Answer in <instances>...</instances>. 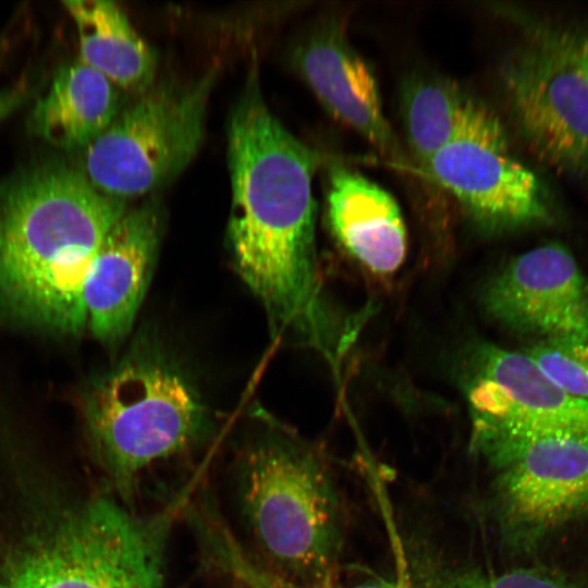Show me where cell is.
I'll list each match as a JSON object with an SVG mask.
<instances>
[{"mask_svg": "<svg viewBox=\"0 0 588 588\" xmlns=\"http://www.w3.org/2000/svg\"><path fill=\"white\" fill-rule=\"evenodd\" d=\"M229 243L235 268L273 326L324 334L315 271L316 152L268 107L252 73L229 120Z\"/></svg>", "mask_w": 588, "mask_h": 588, "instance_id": "6da1fadb", "label": "cell"}, {"mask_svg": "<svg viewBox=\"0 0 588 588\" xmlns=\"http://www.w3.org/2000/svg\"><path fill=\"white\" fill-rule=\"evenodd\" d=\"M126 201L62 162L28 167L0 182V305L45 331L87 329L84 285Z\"/></svg>", "mask_w": 588, "mask_h": 588, "instance_id": "7a4b0ae2", "label": "cell"}, {"mask_svg": "<svg viewBox=\"0 0 588 588\" xmlns=\"http://www.w3.org/2000/svg\"><path fill=\"white\" fill-rule=\"evenodd\" d=\"M236 491L262 563L297 588H330L339 550L338 501L322 463L304 445L268 433L242 453Z\"/></svg>", "mask_w": 588, "mask_h": 588, "instance_id": "3957f363", "label": "cell"}, {"mask_svg": "<svg viewBox=\"0 0 588 588\" xmlns=\"http://www.w3.org/2000/svg\"><path fill=\"white\" fill-rule=\"evenodd\" d=\"M184 497L142 515L99 498L28 539L0 588H163L166 543Z\"/></svg>", "mask_w": 588, "mask_h": 588, "instance_id": "277c9868", "label": "cell"}, {"mask_svg": "<svg viewBox=\"0 0 588 588\" xmlns=\"http://www.w3.org/2000/svg\"><path fill=\"white\" fill-rule=\"evenodd\" d=\"M85 419L102 462L128 495L143 471L188 448L206 418L187 378L160 355L143 352L94 383Z\"/></svg>", "mask_w": 588, "mask_h": 588, "instance_id": "5b68a950", "label": "cell"}, {"mask_svg": "<svg viewBox=\"0 0 588 588\" xmlns=\"http://www.w3.org/2000/svg\"><path fill=\"white\" fill-rule=\"evenodd\" d=\"M216 71L150 86L82 150L79 170L100 192L125 200L180 174L198 151Z\"/></svg>", "mask_w": 588, "mask_h": 588, "instance_id": "8992f818", "label": "cell"}, {"mask_svg": "<svg viewBox=\"0 0 588 588\" xmlns=\"http://www.w3.org/2000/svg\"><path fill=\"white\" fill-rule=\"evenodd\" d=\"M523 25L500 72L514 121L541 159L588 179V78L558 27Z\"/></svg>", "mask_w": 588, "mask_h": 588, "instance_id": "52a82bcc", "label": "cell"}, {"mask_svg": "<svg viewBox=\"0 0 588 588\" xmlns=\"http://www.w3.org/2000/svg\"><path fill=\"white\" fill-rule=\"evenodd\" d=\"M424 168L487 230H514L551 218L542 183L513 155L502 123L481 101Z\"/></svg>", "mask_w": 588, "mask_h": 588, "instance_id": "ba28073f", "label": "cell"}, {"mask_svg": "<svg viewBox=\"0 0 588 588\" xmlns=\"http://www.w3.org/2000/svg\"><path fill=\"white\" fill-rule=\"evenodd\" d=\"M506 531L531 541L588 516V429H551L486 458Z\"/></svg>", "mask_w": 588, "mask_h": 588, "instance_id": "9c48e42d", "label": "cell"}, {"mask_svg": "<svg viewBox=\"0 0 588 588\" xmlns=\"http://www.w3.org/2000/svg\"><path fill=\"white\" fill-rule=\"evenodd\" d=\"M468 385L471 444L487 458L502 446L551 429H588V402L554 383L524 352L487 347Z\"/></svg>", "mask_w": 588, "mask_h": 588, "instance_id": "30bf717a", "label": "cell"}, {"mask_svg": "<svg viewBox=\"0 0 588 588\" xmlns=\"http://www.w3.org/2000/svg\"><path fill=\"white\" fill-rule=\"evenodd\" d=\"M483 303L488 314L515 331L588 338V278L561 244L512 259L489 283Z\"/></svg>", "mask_w": 588, "mask_h": 588, "instance_id": "8fae6325", "label": "cell"}, {"mask_svg": "<svg viewBox=\"0 0 588 588\" xmlns=\"http://www.w3.org/2000/svg\"><path fill=\"white\" fill-rule=\"evenodd\" d=\"M160 237L157 204L127 209L102 241L84 285L87 329L103 344L123 340L144 298Z\"/></svg>", "mask_w": 588, "mask_h": 588, "instance_id": "7c38bea8", "label": "cell"}, {"mask_svg": "<svg viewBox=\"0 0 588 588\" xmlns=\"http://www.w3.org/2000/svg\"><path fill=\"white\" fill-rule=\"evenodd\" d=\"M297 69L322 106L382 154L400 147L381 106L376 77L335 22L315 29L295 53Z\"/></svg>", "mask_w": 588, "mask_h": 588, "instance_id": "4fadbf2b", "label": "cell"}, {"mask_svg": "<svg viewBox=\"0 0 588 588\" xmlns=\"http://www.w3.org/2000/svg\"><path fill=\"white\" fill-rule=\"evenodd\" d=\"M327 213L339 243L371 272L389 274L403 264L407 240L400 207L372 181L348 168L333 167Z\"/></svg>", "mask_w": 588, "mask_h": 588, "instance_id": "5bb4252c", "label": "cell"}, {"mask_svg": "<svg viewBox=\"0 0 588 588\" xmlns=\"http://www.w3.org/2000/svg\"><path fill=\"white\" fill-rule=\"evenodd\" d=\"M120 88L79 59L63 65L30 114L32 130L63 150H84L121 110Z\"/></svg>", "mask_w": 588, "mask_h": 588, "instance_id": "9a60e30c", "label": "cell"}, {"mask_svg": "<svg viewBox=\"0 0 588 588\" xmlns=\"http://www.w3.org/2000/svg\"><path fill=\"white\" fill-rule=\"evenodd\" d=\"M63 4L74 22L83 63L120 89L140 94L152 86L155 52L115 2L69 0Z\"/></svg>", "mask_w": 588, "mask_h": 588, "instance_id": "2e32d148", "label": "cell"}, {"mask_svg": "<svg viewBox=\"0 0 588 588\" xmlns=\"http://www.w3.org/2000/svg\"><path fill=\"white\" fill-rule=\"evenodd\" d=\"M479 102L444 76L417 75L404 84L401 108L405 132L422 167L454 138Z\"/></svg>", "mask_w": 588, "mask_h": 588, "instance_id": "e0dca14e", "label": "cell"}, {"mask_svg": "<svg viewBox=\"0 0 588 588\" xmlns=\"http://www.w3.org/2000/svg\"><path fill=\"white\" fill-rule=\"evenodd\" d=\"M525 353L562 390L588 402V338L542 339Z\"/></svg>", "mask_w": 588, "mask_h": 588, "instance_id": "ac0fdd59", "label": "cell"}, {"mask_svg": "<svg viewBox=\"0 0 588 588\" xmlns=\"http://www.w3.org/2000/svg\"><path fill=\"white\" fill-rule=\"evenodd\" d=\"M420 588H585L559 572L546 568H516L500 574L479 572L439 573Z\"/></svg>", "mask_w": 588, "mask_h": 588, "instance_id": "d6986e66", "label": "cell"}, {"mask_svg": "<svg viewBox=\"0 0 588 588\" xmlns=\"http://www.w3.org/2000/svg\"><path fill=\"white\" fill-rule=\"evenodd\" d=\"M211 556L226 575L244 588H297L273 576L254 559L231 534L212 544ZM350 588H403L388 583H372Z\"/></svg>", "mask_w": 588, "mask_h": 588, "instance_id": "ffe728a7", "label": "cell"}, {"mask_svg": "<svg viewBox=\"0 0 588 588\" xmlns=\"http://www.w3.org/2000/svg\"><path fill=\"white\" fill-rule=\"evenodd\" d=\"M559 30L588 78V32L560 28Z\"/></svg>", "mask_w": 588, "mask_h": 588, "instance_id": "44dd1931", "label": "cell"}, {"mask_svg": "<svg viewBox=\"0 0 588 588\" xmlns=\"http://www.w3.org/2000/svg\"><path fill=\"white\" fill-rule=\"evenodd\" d=\"M2 53H3V49H2V45H0V61H1Z\"/></svg>", "mask_w": 588, "mask_h": 588, "instance_id": "7402d4cb", "label": "cell"}, {"mask_svg": "<svg viewBox=\"0 0 588 588\" xmlns=\"http://www.w3.org/2000/svg\"><path fill=\"white\" fill-rule=\"evenodd\" d=\"M235 584H236V583H235ZM236 586H237V588H244V587H242V586H241V585H238V584H236Z\"/></svg>", "mask_w": 588, "mask_h": 588, "instance_id": "603a6c76", "label": "cell"}]
</instances>
